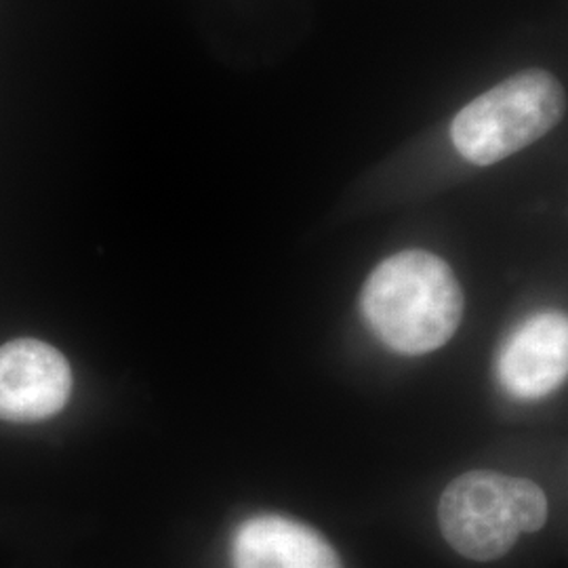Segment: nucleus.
I'll return each mask as SVG.
<instances>
[{
    "label": "nucleus",
    "mask_w": 568,
    "mask_h": 568,
    "mask_svg": "<svg viewBox=\"0 0 568 568\" xmlns=\"http://www.w3.org/2000/svg\"><path fill=\"white\" fill-rule=\"evenodd\" d=\"M361 307L384 344L419 356L447 344L464 316V293L447 262L427 251H403L377 265Z\"/></svg>",
    "instance_id": "f257e3e1"
},
{
    "label": "nucleus",
    "mask_w": 568,
    "mask_h": 568,
    "mask_svg": "<svg viewBox=\"0 0 568 568\" xmlns=\"http://www.w3.org/2000/svg\"><path fill=\"white\" fill-rule=\"evenodd\" d=\"M440 530L448 546L476 562L506 556L525 532L548 520V497L527 478L499 471H467L440 497Z\"/></svg>",
    "instance_id": "f03ea898"
},
{
    "label": "nucleus",
    "mask_w": 568,
    "mask_h": 568,
    "mask_svg": "<svg viewBox=\"0 0 568 568\" xmlns=\"http://www.w3.org/2000/svg\"><path fill=\"white\" fill-rule=\"evenodd\" d=\"M565 110L558 79L546 70H525L467 103L450 124V140L466 161L487 166L541 140Z\"/></svg>",
    "instance_id": "7ed1b4c3"
},
{
    "label": "nucleus",
    "mask_w": 568,
    "mask_h": 568,
    "mask_svg": "<svg viewBox=\"0 0 568 568\" xmlns=\"http://www.w3.org/2000/svg\"><path fill=\"white\" fill-rule=\"evenodd\" d=\"M72 394V368L58 347L21 337L0 345V419L34 424L58 415Z\"/></svg>",
    "instance_id": "20e7f679"
},
{
    "label": "nucleus",
    "mask_w": 568,
    "mask_h": 568,
    "mask_svg": "<svg viewBox=\"0 0 568 568\" xmlns=\"http://www.w3.org/2000/svg\"><path fill=\"white\" fill-rule=\"evenodd\" d=\"M568 323L560 312H541L516 326L501 347L497 375L511 396L537 400L565 384Z\"/></svg>",
    "instance_id": "39448f33"
},
{
    "label": "nucleus",
    "mask_w": 568,
    "mask_h": 568,
    "mask_svg": "<svg viewBox=\"0 0 568 568\" xmlns=\"http://www.w3.org/2000/svg\"><path fill=\"white\" fill-rule=\"evenodd\" d=\"M234 568H344L325 537L278 514L253 516L232 544Z\"/></svg>",
    "instance_id": "423d86ee"
}]
</instances>
